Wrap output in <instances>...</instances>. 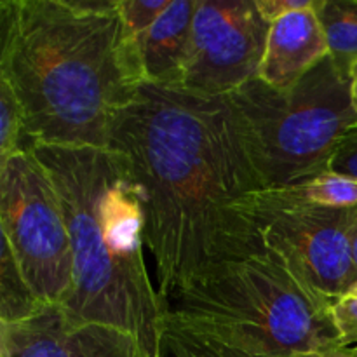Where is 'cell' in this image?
Returning a JSON list of instances; mask_svg holds the SVG:
<instances>
[{"mask_svg":"<svg viewBox=\"0 0 357 357\" xmlns=\"http://www.w3.org/2000/svg\"><path fill=\"white\" fill-rule=\"evenodd\" d=\"M108 149L128 159L142 187L159 300L267 250L243 213L267 183L230 96L143 84L115 119Z\"/></svg>","mask_w":357,"mask_h":357,"instance_id":"1","label":"cell"},{"mask_svg":"<svg viewBox=\"0 0 357 357\" xmlns=\"http://www.w3.org/2000/svg\"><path fill=\"white\" fill-rule=\"evenodd\" d=\"M0 77L23 108L30 149H108L145 84L119 0H2Z\"/></svg>","mask_w":357,"mask_h":357,"instance_id":"2","label":"cell"},{"mask_svg":"<svg viewBox=\"0 0 357 357\" xmlns=\"http://www.w3.org/2000/svg\"><path fill=\"white\" fill-rule=\"evenodd\" d=\"M58 188L73 253L66 310L136 337L149 357L159 342L160 300L145 264L142 187L121 152L96 146H31Z\"/></svg>","mask_w":357,"mask_h":357,"instance_id":"3","label":"cell"},{"mask_svg":"<svg viewBox=\"0 0 357 357\" xmlns=\"http://www.w3.org/2000/svg\"><path fill=\"white\" fill-rule=\"evenodd\" d=\"M160 310L264 357H298L342 345L330 300L268 248L206 272L160 300Z\"/></svg>","mask_w":357,"mask_h":357,"instance_id":"4","label":"cell"},{"mask_svg":"<svg viewBox=\"0 0 357 357\" xmlns=\"http://www.w3.org/2000/svg\"><path fill=\"white\" fill-rule=\"evenodd\" d=\"M230 100L246 126L267 190L326 173L342 139L357 128L351 79L330 54L291 89H274L257 77Z\"/></svg>","mask_w":357,"mask_h":357,"instance_id":"5","label":"cell"},{"mask_svg":"<svg viewBox=\"0 0 357 357\" xmlns=\"http://www.w3.org/2000/svg\"><path fill=\"white\" fill-rule=\"evenodd\" d=\"M0 227L37 298L66 305L73 291L72 241L58 188L31 150L0 162Z\"/></svg>","mask_w":357,"mask_h":357,"instance_id":"6","label":"cell"},{"mask_svg":"<svg viewBox=\"0 0 357 357\" xmlns=\"http://www.w3.org/2000/svg\"><path fill=\"white\" fill-rule=\"evenodd\" d=\"M243 213L265 246L330 302L357 281L351 244L354 208L309 204L268 188L248 197Z\"/></svg>","mask_w":357,"mask_h":357,"instance_id":"7","label":"cell"},{"mask_svg":"<svg viewBox=\"0 0 357 357\" xmlns=\"http://www.w3.org/2000/svg\"><path fill=\"white\" fill-rule=\"evenodd\" d=\"M271 23L257 0H197L190 56L181 89L230 96L257 79Z\"/></svg>","mask_w":357,"mask_h":357,"instance_id":"8","label":"cell"},{"mask_svg":"<svg viewBox=\"0 0 357 357\" xmlns=\"http://www.w3.org/2000/svg\"><path fill=\"white\" fill-rule=\"evenodd\" d=\"M0 357H149L128 331L45 305L35 316L0 324Z\"/></svg>","mask_w":357,"mask_h":357,"instance_id":"9","label":"cell"},{"mask_svg":"<svg viewBox=\"0 0 357 357\" xmlns=\"http://www.w3.org/2000/svg\"><path fill=\"white\" fill-rule=\"evenodd\" d=\"M328 54L326 35L316 9L289 13L271 23L258 79L274 89L288 91Z\"/></svg>","mask_w":357,"mask_h":357,"instance_id":"10","label":"cell"},{"mask_svg":"<svg viewBox=\"0 0 357 357\" xmlns=\"http://www.w3.org/2000/svg\"><path fill=\"white\" fill-rule=\"evenodd\" d=\"M195 9L197 0H171L138 42L136 49L145 84L181 89L190 56Z\"/></svg>","mask_w":357,"mask_h":357,"instance_id":"11","label":"cell"},{"mask_svg":"<svg viewBox=\"0 0 357 357\" xmlns=\"http://www.w3.org/2000/svg\"><path fill=\"white\" fill-rule=\"evenodd\" d=\"M314 9L326 35L330 58L351 79L357 63V0H316Z\"/></svg>","mask_w":357,"mask_h":357,"instance_id":"12","label":"cell"},{"mask_svg":"<svg viewBox=\"0 0 357 357\" xmlns=\"http://www.w3.org/2000/svg\"><path fill=\"white\" fill-rule=\"evenodd\" d=\"M153 357H264L225 344L174 317L162 314Z\"/></svg>","mask_w":357,"mask_h":357,"instance_id":"13","label":"cell"},{"mask_svg":"<svg viewBox=\"0 0 357 357\" xmlns=\"http://www.w3.org/2000/svg\"><path fill=\"white\" fill-rule=\"evenodd\" d=\"M45 303L37 298L21 274L9 244L2 239L0 251V324H13L35 316Z\"/></svg>","mask_w":357,"mask_h":357,"instance_id":"14","label":"cell"},{"mask_svg":"<svg viewBox=\"0 0 357 357\" xmlns=\"http://www.w3.org/2000/svg\"><path fill=\"white\" fill-rule=\"evenodd\" d=\"M298 201L324 208H356L357 206V178L345 174L326 173L293 187L279 188Z\"/></svg>","mask_w":357,"mask_h":357,"instance_id":"15","label":"cell"},{"mask_svg":"<svg viewBox=\"0 0 357 357\" xmlns=\"http://www.w3.org/2000/svg\"><path fill=\"white\" fill-rule=\"evenodd\" d=\"M20 150H30L24 135V117L17 96L0 77V162Z\"/></svg>","mask_w":357,"mask_h":357,"instance_id":"16","label":"cell"},{"mask_svg":"<svg viewBox=\"0 0 357 357\" xmlns=\"http://www.w3.org/2000/svg\"><path fill=\"white\" fill-rule=\"evenodd\" d=\"M169 2L171 0H119V10L132 44L138 45L143 35L159 20Z\"/></svg>","mask_w":357,"mask_h":357,"instance_id":"17","label":"cell"},{"mask_svg":"<svg viewBox=\"0 0 357 357\" xmlns=\"http://www.w3.org/2000/svg\"><path fill=\"white\" fill-rule=\"evenodd\" d=\"M331 316L342 345H357V281L331 302Z\"/></svg>","mask_w":357,"mask_h":357,"instance_id":"18","label":"cell"},{"mask_svg":"<svg viewBox=\"0 0 357 357\" xmlns=\"http://www.w3.org/2000/svg\"><path fill=\"white\" fill-rule=\"evenodd\" d=\"M328 171L357 178V128L342 139Z\"/></svg>","mask_w":357,"mask_h":357,"instance_id":"19","label":"cell"},{"mask_svg":"<svg viewBox=\"0 0 357 357\" xmlns=\"http://www.w3.org/2000/svg\"><path fill=\"white\" fill-rule=\"evenodd\" d=\"M314 3H316V0H257L258 10L268 23L289 13L312 9Z\"/></svg>","mask_w":357,"mask_h":357,"instance_id":"20","label":"cell"},{"mask_svg":"<svg viewBox=\"0 0 357 357\" xmlns=\"http://www.w3.org/2000/svg\"><path fill=\"white\" fill-rule=\"evenodd\" d=\"M298 357H357V345H338V347L324 349V351L310 352Z\"/></svg>","mask_w":357,"mask_h":357,"instance_id":"21","label":"cell"},{"mask_svg":"<svg viewBox=\"0 0 357 357\" xmlns=\"http://www.w3.org/2000/svg\"><path fill=\"white\" fill-rule=\"evenodd\" d=\"M351 244H352V260H354V267L357 272V206L354 208V220H352Z\"/></svg>","mask_w":357,"mask_h":357,"instance_id":"22","label":"cell"},{"mask_svg":"<svg viewBox=\"0 0 357 357\" xmlns=\"http://www.w3.org/2000/svg\"><path fill=\"white\" fill-rule=\"evenodd\" d=\"M351 94H352V105L357 112V63L351 70Z\"/></svg>","mask_w":357,"mask_h":357,"instance_id":"23","label":"cell"}]
</instances>
